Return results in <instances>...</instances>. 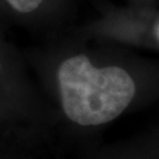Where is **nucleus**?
<instances>
[{"label":"nucleus","instance_id":"f257e3e1","mask_svg":"<svg viewBox=\"0 0 159 159\" xmlns=\"http://www.w3.org/2000/svg\"><path fill=\"white\" fill-rule=\"evenodd\" d=\"M61 107L81 126L108 123L121 114L136 94V85L124 68H98L84 54L65 59L57 71Z\"/></svg>","mask_w":159,"mask_h":159},{"label":"nucleus","instance_id":"f03ea898","mask_svg":"<svg viewBox=\"0 0 159 159\" xmlns=\"http://www.w3.org/2000/svg\"><path fill=\"white\" fill-rule=\"evenodd\" d=\"M12 10L18 13H32L39 7L44 0H5Z\"/></svg>","mask_w":159,"mask_h":159},{"label":"nucleus","instance_id":"7ed1b4c3","mask_svg":"<svg viewBox=\"0 0 159 159\" xmlns=\"http://www.w3.org/2000/svg\"><path fill=\"white\" fill-rule=\"evenodd\" d=\"M2 70H4V64H2V59H1V51H0V77L2 73Z\"/></svg>","mask_w":159,"mask_h":159},{"label":"nucleus","instance_id":"20e7f679","mask_svg":"<svg viewBox=\"0 0 159 159\" xmlns=\"http://www.w3.org/2000/svg\"><path fill=\"white\" fill-rule=\"evenodd\" d=\"M158 35H159V25H158Z\"/></svg>","mask_w":159,"mask_h":159}]
</instances>
